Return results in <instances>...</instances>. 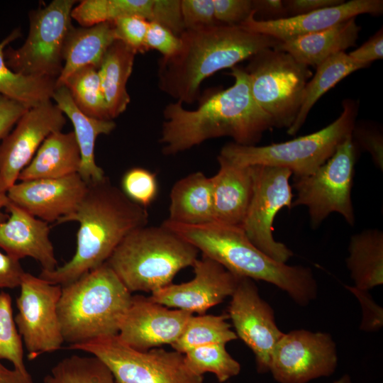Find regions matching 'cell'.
Segmentation results:
<instances>
[{"mask_svg":"<svg viewBox=\"0 0 383 383\" xmlns=\"http://www.w3.org/2000/svg\"><path fill=\"white\" fill-rule=\"evenodd\" d=\"M10 200L6 194V192H3L0 190V223L5 221L6 216L3 214L1 212V209L3 208H6L7 205L9 204Z\"/></svg>","mask_w":383,"mask_h":383,"instance_id":"cell-52","label":"cell"},{"mask_svg":"<svg viewBox=\"0 0 383 383\" xmlns=\"http://www.w3.org/2000/svg\"><path fill=\"white\" fill-rule=\"evenodd\" d=\"M20 35V30L15 29L0 42V94L30 108L52 99L56 79L26 76L9 68L4 50Z\"/></svg>","mask_w":383,"mask_h":383,"instance_id":"cell-31","label":"cell"},{"mask_svg":"<svg viewBox=\"0 0 383 383\" xmlns=\"http://www.w3.org/2000/svg\"><path fill=\"white\" fill-rule=\"evenodd\" d=\"M344 1L343 0H287L284 1V3L289 17L335 6Z\"/></svg>","mask_w":383,"mask_h":383,"instance_id":"cell-49","label":"cell"},{"mask_svg":"<svg viewBox=\"0 0 383 383\" xmlns=\"http://www.w3.org/2000/svg\"><path fill=\"white\" fill-rule=\"evenodd\" d=\"M382 11V0H352L308 13L274 21L257 20L255 18L256 11H254L239 26L282 42L330 28L358 15H379Z\"/></svg>","mask_w":383,"mask_h":383,"instance_id":"cell-20","label":"cell"},{"mask_svg":"<svg viewBox=\"0 0 383 383\" xmlns=\"http://www.w3.org/2000/svg\"><path fill=\"white\" fill-rule=\"evenodd\" d=\"M0 383H34L28 371L9 369L0 360Z\"/></svg>","mask_w":383,"mask_h":383,"instance_id":"cell-51","label":"cell"},{"mask_svg":"<svg viewBox=\"0 0 383 383\" xmlns=\"http://www.w3.org/2000/svg\"><path fill=\"white\" fill-rule=\"evenodd\" d=\"M25 273L20 260L0 251V289L20 287Z\"/></svg>","mask_w":383,"mask_h":383,"instance_id":"cell-47","label":"cell"},{"mask_svg":"<svg viewBox=\"0 0 383 383\" xmlns=\"http://www.w3.org/2000/svg\"><path fill=\"white\" fill-rule=\"evenodd\" d=\"M117 40L113 22H104L89 27L70 30L63 47L64 65L56 79V88L64 86L67 79L85 67L99 70L112 43Z\"/></svg>","mask_w":383,"mask_h":383,"instance_id":"cell-24","label":"cell"},{"mask_svg":"<svg viewBox=\"0 0 383 383\" xmlns=\"http://www.w3.org/2000/svg\"><path fill=\"white\" fill-rule=\"evenodd\" d=\"M333 383H352V380L348 374H345Z\"/></svg>","mask_w":383,"mask_h":383,"instance_id":"cell-53","label":"cell"},{"mask_svg":"<svg viewBox=\"0 0 383 383\" xmlns=\"http://www.w3.org/2000/svg\"><path fill=\"white\" fill-rule=\"evenodd\" d=\"M132 296L106 262L62 286L57 314L64 341L117 335Z\"/></svg>","mask_w":383,"mask_h":383,"instance_id":"cell-5","label":"cell"},{"mask_svg":"<svg viewBox=\"0 0 383 383\" xmlns=\"http://www.w3.org/2000/svg\"><path fill=\"white\" fill-rule=\"evenodd\" d=\"M357 104L351 99L343 103L337 119L322 129L299 138L270 145H242L233 142L221 148L219 155L243 166L265 165L289 170L294 178L313 174L335 152L355 125Z\"/></svg>","mask_w":383,"mask_h":383,"instance_id":"cell-7","label":"cell"},{"mask_svg":"<svg viewBox=\"0 0 383 383\" xmlns=\"http://www.w3.org/2000/svg\"><path fill=\"white\" fill-rule=\"evenodd\" d=\"M0 360H9L15 369L27 371L22 338L13 316L11 297L4 292H0Z\"/></svg>","mask_w":383,"mask_h":383,"instance_id":"cell-37","label":"cell"},{"mask_svg":"<svg viewBox=\"0 0 383 383\" xmlns=\"http://www.w3.org/2000/svg\"><path fill=\"white\" fill-rule=\"evenodd\" d=\"M168 221L186 225L213 221L211 178L196 172L179 179L170 194Z\"/></svg>","mask_w":383,"mask_h":383,"instance_id":"cell-27","label":"cell"},{"mask_svg":"<svg viewBox=\"0 0 383 383\" xmlns=\"http://www.w3.org/2000/svg\"><path fill=\"white\" fill-rule=\"evenodd\" d=\"M338 365L331 334L305 329L284 333L274 347L270 372L279 383H307L331 376Z\"/></svg>","mask_w":383,"mask_h":383,"instance_id":"cell-14","label":"cell"},{"mask_svg":"<svg viewBox=\"0 0 383 383\" xmlns=\"http://www.w3.org/2000/svg\"><path fill=\"white\" fill-rule=\"evenodd\" d=\"M137 53L120 40L107 50L98 70L101 90L111 120L125 111L130 103L126 84Z\"/></svg>","mask_w":383,"mask_h":383,"instance_id":"cell-28","label":"cell"},{"mask_svg":"<svg viewBox=\"0 0 383 383\" xmlns=\"http://www.w3.org/2000/svg\"><path fill=\"white\" fill-rule=\"evenodd\" d=\"M229 74L234 84L207 95L196 109H185L177 101L165 106L159 140L164 155H175L223 136L239 145H256L263 133L274 128L252 96L245 70L235 66Z\"/></svg>","mask_w":383,"mask_h":383,"instance_id":"cell-1","label":"cell"},{"mask_svg":"<svg viewBox=\"0 0 383 383\" xmlns=\"http://www.w3.org/2000/svg\"><path fill=\"white\" fill-rule=\"evenodd\" d=\"M354 143L368 152L375 165L381 170L383 169V138L382 134L374 128L363 126H356L351 133Z\"/></svg>","mask_w":383,"mask_h":383,"instance_id":"cell-44","label":"cell"},{"mask_svg":"<svg viewBox=\"0 0 383 383\" xmlns=\"http://www.w3.org/2000/svg\"><path fill=\"white\" fill-rule=\"evenodd\" d=\"M152 0H83L72 11V18L82 27L131 16L150 21Z\"/></svg>","mask_w":383,"mask_h":383,"instance_id":"cell-32","label":"cell"},{"mask_svg":"<svg viewBox=\"0 0 383 383\" xmlns=\"http://www.w3.org/2000/svg\"><path fill=\"white\" fill-rule=\"evenodd\" d=\"M367 67L345 52L331 56L318 66L305 87L299 111L292 126L287 130V133L294 135L300 130L311 109L323 94L351 73Z\"/></svg>","mask_w":383,"mask_h":383,"instance_id":"cell-30","label":"cell"},{"mask_svg":"<svg viewBox=\"0 0 383 383\" xmlns=\"http://www.w3.org/2000/svg\"><path fill=\"white\" fill-rule=\"evenodd\" d=\"M187 366L198 376L206 372L216 375L220 383L237 376L240 363L227 351L226 344H209L192 349L184 354Z\"/></svg>","mask_w":383,"mask_h":383,"instance_id":"cell-36","label":"cell"},{"mask_svg":"<svg viewBox=\"0 0 383 383\" xmlns=\"http://www.w3.org/2000/svg\"><path fill=\"white\" fill-rule=\"evenodd\" d=\"M101 360L116 383H204V377L189 370L182 353L152 348L135 350L117 335L69 346Z\"/></svg>","mask_w":383,"mask_h":383,"instance_id":"cell-9","label":"cell"},{"mask_svg":"<svg viewBox=\"0 0 383 383\" xmlns=\"http://www.w3.org/2000/svg\"><path fill=\"white\" fill-rule=\"evenodd\" d=\"M20 289L14 321L28 359L60 349L64 342L57 314L62 286L26 272Z\"/></svg>","mask_w":383,"mask_h":383,"instance_id":"cell-13","label":"cell"},{"mask_svg":"<svg viewBox=\"0 0 383 383\" xmlns=\"http://www.w3.org/2000/svg\"><path fill=\"white\" fill-rule=\"evenodd\" d=\"M121 188L131 201L146 208L158 192L156 174L143 167H133L123 174Z\"/></svg>","mask_w":383,"mask_h":383,"instance_id":"cell-38","label":"cell"},{"mask_svg":"<svg viewBox=\"0 0 383 383\" xmlns=\"http://www.w3.org/2000/svg\"><path fill=\"white\" fill-rule=\"evenodd\" d=\"M360 300L362 309V319L360 327L365 331H376L379 330L383 324L382 309L378 306L367 294V292L361 291L345 286Z\"/></svg>","mask_w":383,"mask_h":383,"instance_id":"cell-45","label":"cell"},{"mask_svg":"<svg viewBox=\"0 0 383 383\" xmlns=\"http://www.w3.org/2000/svg\"><path fill=\"white\" fill-rule=\"evenodd\" d=\"M43 383H116L108 367L99 358L76 355L58 362Z\"/></svg>","mask_w":383,"mask_h":383,"instance_id":"cell-35","label":"cell"},{"mask_svg":"<svg viewBox=\"0 0 383 383\" xmlns=\"http://www.w3.org/2000/svg\"><path fill=\"white\" fill-rule=\"evenodd\" d=\"M78 206L56 224L77 221L79 228L74 256L39 277L64 286L105 263L122 240L131 232L147 226L146 208L131 201L105 177L90 182Z\"/></svg>","mask_w":383,"mask_h":383,"instance_id":"cell-2","label":"cell"},{"mask_svg":"<svg viewBox=\"0 0 383 383\" xmlns=\"http://www.w3.org/2000/svg\"><path fill=\"white\" fill-rule=\"evenodd\" d=\"M192 315L181 309H170L152 301L149 296H133L117 336L139 351L172 345Z\"/></svg>","mask_w":383,"mask_h":383,"instance_id":"cell-18","label":"cell"},{"mask_svg":"<svg viewBox=\"0 0 383 383\" xmlns=\"http://www.w3.org/2000/svg\"><path fill=\"white\" fill-rule=\"evenodd\" d=\"M185 29L216 24L213 0H181Z\"/></svg>","mask_w":383,"mask_h":383,"instance_id":"cell-41","label":"cell"},{"mask_svg":"<svg viewBox=\"0 0 383 383\" xmlns=\"http://www.w3.org/2000/svg\"><path fill=\"white\" fill-rule=\"evenodd\" d=\"M179 38L182 44L178 52L159 60L157 78L159 88L182 104L198 99L201 84L213 74L233 68L280 42L239 26L216 23L185 29Z\"/></svg>","mask_w":383,"mask_h":383,"instance_id":"cell-3","label":"cell"},{"mask_svg":"<svg viewBox=\"0 0 383 383\" xmlns=\"http://www.w3.org/2000/svg\"><path fill=\"white\" fill-rule=\"evenodd\" d=\"M199 251L162 224L128 234L106 262L126 287L153 293L172 284L182 269L193 266Z\"/></svg>","mask_w":383,"mask_h":383,"instance_id":"cell-6","label":"cell"},{"mask_svg":"<svg viewBox=\"0 0 383 383\" xmlns=\"http://www.w3.org/2000/svg\"><path fill=\"white\" fill-rule=\"evenodd\" d=\"M29 108L0 94V140L4 139Z\"/></svg>","mask_w":383,"mask_h":383,"instance_id":"cell-46","label":"cell"},{"mask_svg":"<svg viewBox=\"0 0 383 383\" xmlns=\"http://www.w3.org/2000/svg\"><path fill=\"white\" fill-rule=\"evenodd\" d=\"M52 99L72 123L81 156L78 174L87 184L103 179L106 177L104 172L95 161V143L98 135L109 134L114 130L116 123L113 120H100L83 113L65 86L56 88Z\"/></svg>","mask_w":383,"mask_h":383,"instance_id":"cell-25","label":"cell"},{"mask_svg":"<svg viewBox=\"0 0 383 383\" xmlns=\"http://www.w3.org/2000/svg\"><path fill=\"white\" fill-rule=\"evenodd\" d=\"M192 267L194 277L192 280L179 284L172 283L152 293L149 298L168 308L204 314L232 296L240 277L203 255Z\"/></svg>","mask_w":383,"mask_h":383,"instance_id":"cell-17","label":"cell"},{"mask_svg":"<svg viewBox=\"0 0 383 383\" xmlns=\"http://www.w3.org/2000/svg\"><path fill=\"white\" fill-rule=\"evenodd\" d=\"M227 314L238 338L253 353L257 372H269L272 351L284 333L276 324L273 309L260 296L254 280L240 277Z\"/></svg>","mask_w":383,"mask_h":383,"instance_id":"cell-15","label":"cell"},{"mask_svg":"<svg viewBox=\"0 0 383 383\" xmlns=\"http://www.w3.org/2000/svg\"><path fill=\"white\" fill-rule=\"evenodd\" d=\"M356 157L355 145L350 135L316 172L294 178L296 198L292 201V208L306 206L313 228H317L333 212L342 215L350 226H354L351 192Z\"/></svg>","mask_w":383,"mask_h":383,"instance_id":"cell-11","label":"cell"},{"mask_svg":"<svg viewBox=\"0 0 383 383\" xmlns=\"http://www.w3.org/2000/svg\"><path fill=\"white\" fill-rule=\"evenodd\" d=\"M162 225L233 274L274 284L301 306L317 297V282L309 267L274 260L252 243L241 227L216 221L186 225L167 219Z\"/></svg>","mask_w":383,"mask_h":383,"instance_id":"cell-4","label":"cell"},{"mask_svg":"<svg viewBox=\"0 0 383 383\" xmlns=\"http://www.w3.org/2000/svg\"><path fill=\"white\" fill-rule=\"evenodd\" d=\"M360 29L355 18H353L317 32L279 42L274 48L289 53L307 67L316 68L331 56L355 46Z\"/></svg>","mask_w":383,"mask_h":383,"instance_id":"cell-23","label":"cell"},{"mask_svg":"<svg viewBox=\"0 0 383 383\" xmlns=\"http://www.w3.org/2000/svg\"><path fill=\"white\" fill-rule=\"evenodd\" d=\"M116 40L131 48L136 53H144L148 48L145 43L149 21L144 18L131 16L113 21Z\"/></svg>","mask_w":383,"mask_h":383,"instance_id":"cell-39","label":"cell"},{"mask_svg":"<svg viewBox=\"0 0 383 383\" xmlns=\"http://www.w3.org/2000/svg\"><path fill=\"white\" fill-rule=\"evenodd\" d=\"M64 86L83 113L100 120H111L97 69L88 66L77 70L67 79Z\"/></svg>","mask_w":383,"mask_h":383,"instance_id":"cell-34","label":"cell"},{"mask_svg":"<svg viewBox=\"0 0 383 383\" xmlns=\"http://www.w3.org/2000/svg\"><path fill=\"white\" fill-rule=\"evenodd\" d=\"M252 6L256 13L260 12L267 16L265 21H274L288 17L287 9L282 0L252 1Z\"/></svg>","mask_w":383,"mask_h":383,"instance_id":"cell-50","label":"cell"},{"mask_svg":"<svg viewBox=\"0 0 383 383\" xmlns=\"http://www.w3.org/2000/svg\"><path fill=\"white\" fill-rule=\"evenodd\" d=\"M66 118L50 100L29 108L0 144V190L16 183L21 172L51 133L61 131Z\"/></svg>","mask_w":383,"mask_h":383,"instance_id":"cell-16","label":"cell"},{"mask_svg":"<svg viewBox=\"0 0 383 383\" xmlns=\"http://www.w3.org/2000/svg\"><path fill=\"white\" fill-rule=\"evenodd\" d=\"M218 172L211 177L213 221L241 227L253 190L252 166L217 157Z\"/></svg>","mask_w":383,"mask_h":383,"instance_id":"cell-22","label":"cell"},{"mask_svg":"<svg viewBox=\"0 0 383 383\" xmlns=\"http://www.w3.org/2000/svg\"><path fill=\"white\" fill-rule=\"evenodd\" d=\"M88 184L78 173L60 178L21 181L6 192L9 200L46 222L57 221L75 211Z\"/></svg>","mask_w":383,"mask_h":383,"instance_id":"cell-19","label":"cell"},{"mask_svg":"<svg viewBox=\"0 0 383 383\" xmlns=\"http://www.w3.org/2000/svg\"><path fill=\"white\" fill-rule=\"evenodd\" d=\"M253 190L241 228L252 243L274 260L286 263L292 251L273 236L276 215L284 207L292 209L289 184L292 172L279 167L253 165Z\"/></svg>","mask_w":383,"mask_h":383,"instance_id":"cell-12","label":"cell"},{"mask_svg":"<svg viewBox=\"0 0 383 383\" xmlns=\"http://www.w3.org/2000/svg\"><path fill=\"white\" fill-rule=\"evenodd\" d=\"M74 0H54L30 13L29 32L18 48L4 50L6 65L26 76L55 79L63 67L62 51L72 27Z\"/></svg>","mask_w":383,"mask_h":383,"instance_id":"cell-10","label":"cell"},{"mask_svg":"<svg viewBox=\"0 0 383 383\" xmlns=\"http://www.w3.org/2000/svg\"><path fill=\"white\" fill-rule=\"evenodd\" d=\"M214 16L226 26H240L254 11L250 0H213Z\"/></svg>","mask_w":383,"mask_h":383,"instance_id":"cell-42","label":"cell"},{"mask_svg":"<svg viewBox=\"0 0 383 383\" xmlns=\"http://www.w3.org/2000/svg\"><path fill=\"white\" fill-rule=\"evenodd\" d=\"M354 60L370 65L374 60L383 58V32L377 31L358 48L348 53Z\"/></svg>","mask_w":383,"mask_h":383,"instance_id":"cell-48","label":"cell"},{"mask_svg":"<svg viewBox=\"0 0 383 383\" xmlns=\"http://www.w3.org/2000/svg\"><path fill=\"white\" fill-rule=\"evenodd\" d=\"M150 21L155 22L179 36L185 30L181 0H152Z\"/></svg>","mask_w":383,"mask_h":383,"instance_id":"cell-40","label":"cell"},{"mask_svg":"<svg viewBox=\"0 0 383 383\" xmlns=\"http://www.w3.org/2000/svg\"><path fill=\"white\" fill-rule=\"evenodd\" d=\"M6 209L9 215L0 223V248L18 260L33 257L40 262L43 271L55 270L57 261L49 237L48 223L11 201Z\"/></svg>","mask_w":383,"mask_h":383,"instance_id":"cell-21","label":"cell"},{"mask_svg":"<svg viewBox=\"0 0 383 383\" xmlns=\"http://www.w3.org/2000/svg\"><path fill=\"white\" fill-rule=\"evenodd\" d=\"M228 314L192 315L179 338L171 345L174 350L184 354L209 344H226L238 338L227 322Z\"/></svg>","mask_w":383,"mask_h":383,"instance_id":"cell-33","label":"cell"},{"mask_svg":"<svg viewBox=\"0 0 383 383\" xmlns=\"http://www.w3.org/2000/svg\"><path fill=\"white\" fill-rule=\"evenodd\" d=\"M79 149L74 132L57 131L48 136L18 179L60 178L78 173Z\"/></svg>","mask_w":383,"mask_h":383,"instance_id":"cell-26","label":"cell"},{"mask_svg":"<svg viewBox=\"0 0 383 383\" xmlns=\"http://www.w3.org/2000/svg\"><path fill=\"white\" fill-rule=\"evenodd\" d=\"M148 48L159 51L163 57L175 55L181 47V39L165 27L149 21L145 40Z\"/></svg>","mask_w":383,"mask_h":383,"instance_id":"cell-43","label":"cell"},{"mask_svg":"<svg viewBox=\"0 0 383 383\" xmlns=\"http://www.w3.org/2000/svg\"><path fill=\"white\" fill-rule=\"evenodd\" d=\"M224 383H229V382H224Z\"/></svg>","mask_w":383,"mask_h":383,"instance_id":"cell-54","label":"cell"},{"mask_svg":"<svg viewBox=\"0 0 383 383\" xmlns=\"http://www.w3.org/2000/svg\"><path fill=\"white\" fill-rule=\"evenodd\" d=\"M249 60L245 70L253 99L270 117L274 128L287 130L298 115L312 72L289 53L274 48L264 49Z\"/></svg>","mask_w":383,"mask_h":383,"instance_id":"cell-8","label":"cell"},{"mask_svg":"<svg viewBox=\"0 0 383 383\" xmlns=\"http://www.w3.org/2000/svg\"><path fill=\"white\" fill-rule=\"evenodd\" d=\"M346 266L354 288L368 292L383 284V233L367 229L351 236Z\"/></svg>","mask_w":383,"mask_h":383,"instance_id":"cell-29","label":"cell"}]
</instances>
